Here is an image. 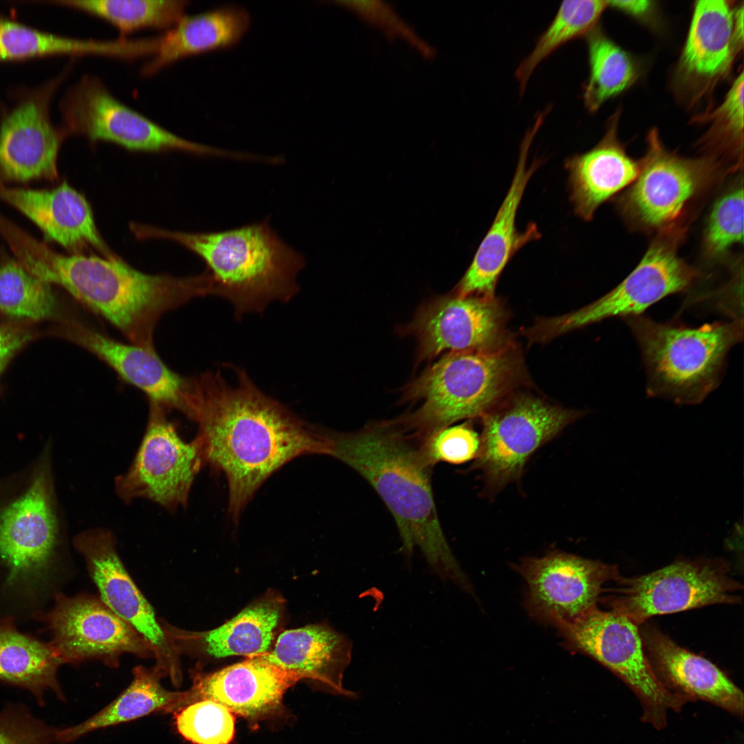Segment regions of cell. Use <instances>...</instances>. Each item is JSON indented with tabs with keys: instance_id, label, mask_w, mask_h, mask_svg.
Returning a JSON list of instances; mask_svg holds the SVG:
<instances>
[{
	"instance_id": "obj_1",
	"label": "cell",
	"mask_w": 744,
	"mask_h": 744,
	"mask_svg": "<svg viewBox=\"0 0 744 744\" xmlns=\"http://www.w3.org/2000/svg\"><path fill=\"white\" fill-rule=\"evenodd\" d=\"M230 382L220 371L186 380L183 410L196 422L204 463L222 471L229 512L237 519L260 485L302 455H329L331 432L299 418L262 392L242 369Z\"/></svg>"
},
{
	"instance_id": "obj_2",
	"label": "cell",
	"mask_w": 744,
	"mask_h": 744,
	"mask_svg": "<svg viewBox=\"0 0 744 744\" xmlns=\"http://www.w3.org/2000/svg\"><path fill=\"white\" fill-rule=\"evenodd\" d=\"M6 243L28 272L65 289L114 325L131 344L147 349L154 350V329L163 314L207 295L202 274L150 275L113 256L61 254L21 227L9 232Z\"/></svg>"
},
{
	"instance_id": "obj_3",
	"label": "cell",
	"mask_w": 744,
	"mask_h": 744,
	"mask_svg": "<svg viewBox=\"0 0 744 744\" xmlns=\"http://www.w3.org/2000/svg\"><path fill=\"white\" fill-rule=\"evenodd\" d=\"M330 455L345 463L373 487L395 519L402 550L422 552L433 571L464 591L469 579L443 533L434 502L432 465L421 442L397 420L375 422L350 433L331 432Z\"/></svg>"
},
{
	"instance_id": "obj_4",
	"label": "cell",
	"mask_w": 744,
	"mask_h": 744,
	"mask_svg": "<svg viewBox=\"0 0 744 744\" xmlns=\"http://www.w3.org/2000/svg\"><path fill=\"white\" fill-rule=\"evenodd\" d=\"M62 543L52 442L19 471L0 478V590L37 603L50 588Z\"/></svg>"
},
{
	"instance_id": "obj_5",
	"label": "cell",
	"mask_w": 744,
	"mask_h": 744,
	"mask_svg": "<svg viewBox=\"0 0 744 744\" xmlns=\"http://www.w3.org/2000/svg\"><path fill=\"white\" fill-rule=\"evenodd\" d=\"M180 242L207 265L209 295L224 298L236 315L260 312L298 291L305 260L282 240L267 220L214 232L158 231Z\"/></svg>"
},
{
	"instance_id": "obj_6",
	"label": "cell",
	"mask_w": 744,
	"mask_h": 744,
	"mask_svg": "<svg viewBox=\"0 0 744 744\" xmlns=\"http://www.w3.org/2000/svg\"><path fill=\"white\" fill-rule=\"evenodd\" d=\"M524 375L523 360L512 342L491 350L450 352L406 386L404 397L422 403L397 420L424 440L458 420L482 417L512 394Z\"/></svg>"
},
{
	"instance_id": "obj_7",
	"label": "cell",
	"mask_w": 744,
	"mask_h": 744,
	"mask_svg": "<svg viewBox=\"0 0 744 744\" xmlns=\"http://www.w3.org/2000/svg\"><path fill=\"white\" fill-rule=\"evenodd\" d=\"M641 350L647 393L680 404L701 403L718 386L730 349L743 340V320L699 327L626 318Z\"/></svg>"
},
{
	"instance_id": "obj_8",
	"label": "cell",
	"mask_w": 744,
	"mask_h": 744,
	"mask_svg": "<svg viewBox=\"0 0 744 744\" xmlns=\"http://www.w3.org/2000/svg\"><path fill=\"white\" fill-rule=\"evenodd\" d=\"M683 225L658 233L636 267L617 287L571 313L541 319L528 329L533 342H543L603 320L642 315L650 306L693 287L701 274L678 253Z\"/></svg>"
},
{
	"instance_id": "obj_9",
	"label": "cell",
	"mask_w": 744,
	"mask_h": 744,
	"mask_svg": "<svg viewBox=\"0 0 744 744\" xmlns=\"http://www.w3.org/2000/svg\"><path fill=\"white\" fill-rule=\"evenodd\" d=\"M555 628L566 649L595 659L633 691L642 706L643 722L661 730L668 712H679L688 702L659 680L645 654L639 626L626 617L595 606Z\"/></svg>"
},
{
	"instance_id": "obj_10",
	"label": "cell",
	"mask_w": 744,
	"mask_h": 744,
	"mask_svg": "<svg viewBox=\"0 0 744 744\" xmlns=\"http://www.w3.org/2000/svg\"><path fill=\"white\" fill-rule=\"evenodd\" d=\"M723 559H682L648 574L619 577L605 589L610 610L640 626L649 618L718 603L741 601V583Z\"/></svg>"
},
{
	"instance_id": "obj_11",
	"label": "cell",
	"mask_w": 744,
	"mask_h": 744,
	"mask_svg": "<svg viewBox=\"0 0 744 744\" xmlns=\"http://www.w3.org/2000/svg\"><path fill=\"white\" fill-rule=\"evenodd\" d=\"M582 413L528 393H513L484 414L476 467L497 490L519 478L529 457Z\"/></svg>"
},
{
	"instance_id": "obj_12",
	"label": "cell",
	"mask_w": 744,
	"mask_h": 744,
	"mask_svg": "<svg viewBox=\"0 0 744 744\" xmlns=\"http://www.w3.org/2000/svg\"><path fill=\"white\" fill-rule=\"evenodd\" d=\"M634 182L619 199V209L633 228L660 233L681 225L688 207L716 182L715 158H685L667 150L654 132Z\"/></svg>"
},
{
	"instance_id": "obj_13",
	"label": "cell",
	"mask_w": 744,
	"mask_h": 744,
	"mask_svg": "<svg viewBox=\"0 0 744 744\" xmlns=\"http://www.w3.org/2000/svg\"><path fill=\"white\" fill-rule=\"evenodd\" d=\"M145 433L131 466L115 480L117 495L126 504L153 502L171 513L187 506L194 480L204 464L196 437L183 440L162 406L149 404Z\"/></svg>"
},
{
	"instance_id": "obj_14",
	"label": "cell",
	"mask_w": 744,
	"mask_h": 744,
	"mask_svg": "<svg viewBox=\"0 0 744 744\" xmlns=\"http://www.w3.org/2000/svg\"><path fill=\"white\" fill-rule=\"evenodd\" d=\"M63 127L92 141H105L127 149L158 152L180 149L229 157L230 152L185 140L115 98L96 77L83 76L68 90L60 103Z\"/></svg>"
},
{
	"instance_id": "obj_15",
	"label": "cell",
	"mask_w": 744,
	"mask_h": 744,
	"mask_svg": "<svg viewBox=\"0 0 744 744\" xmlns=\"http://www.w3.org/2000/svg\"><path fill=\"white\" fill-rule=\"evenodd\" d=\"M73 543L85 561L100 599L143 639L156 660L154 666L179 687L183 680L180 654L126 570L114 535L106 529H88L77 535Z\"/></svg>"
},
{
	"instance_id": "obj_16",
	"label": "cell",
	"mask_w": 744,
	"mask_h": 744,
	"mask_svg": "<svg viewBox=\"0 0 744 744\" xmlns=\"http://www.w3.org/2000/svg\"><path fill=\"white\" fill-rule=\"evenodd\" d=\"M54 599L52 609L39 611L34 617L50 630V643L63 663L77 664L94 659L116 668L123 654L153 657L143 639L101 599L58 592Z\"/></svg>"
},
{
	"instance_id": "obj_17",
	"label": "cell",
	"mask_w": 744,
	"mask_h": 744,
	"mask_svg": "<svg viewBox=\"0 0 744 744\" xmlns=\"http://www.w3.org/2000/svg\"><path fill=\"white\" fill-rule=\"evenodd\" d=\"M512 567L526 583L528 614L555 627L597 606L603 585L620 577L615 565L557 550L539 558L522 559Z\"/></svg>"
},
{
	"instance_id": "obj_18",
	"label": "cell",
	"mask_w": 744,
	"mask_h": 744,
	"mask_svg": "<svg viewBox=\"0 0 744 744\" xmlns=\"http://www.w3.org/2000/svg\"><path fill=\"white\" fill-rule=\"evenodd\" d=\"M62 77L21 90L1 115V183L57 179V156L68 133L53 124L50 107Z\"/></svg>"
},
{
	"instance_id": "obj_19",
	"label": "cell",
	"mask_w": 744,
	"mask_h": 744,
	"mask_svg": "<svg viewBox=\"0 0 744 744\" xmlns=\"http://www.w3.org/2000/svg\"><path fill=\"white\" fill-rule=\"evenodd\" d=\"M507 311L495 296L442 297L424 305L406 331L419 343V359H431L440 353L491 350L511 343L506 324Z\"/></svg>"
},
{
	"instance_id": "obj_20",
	"label": "cell",
	"mask_w": 744,
	"mask_h": 744,
	"mask_svg": "<svg viewBox=\"0 0 744 744\" xmlns=\"http://www.w3.org/2000/svg\"><path fill=\"white\" fill-rule=\"evenodd\" d=\"M299 681L259 657H248L216 672H194L192 685L186 690L187 705L211 700L234 715L257 721L279 711L285 694Z\"/></svg>"
},
{
	"instance_id": "obj_21",
	"label": "cell",
	"mask_w": 744,
	"mask_h": 744,
	"mask_svg": "<svg viewBox=\"0 0 744 744\" xmlns=\"http://www.w3.org/2000/svg\"><path fill=\"white\" fill-rule=\"evenodd\" d=\"M639 627L645 654L659 680L670 692L704 701L742 718L743 693L716 665L679 646L654 625Z\"/></svg>"
},
{
	"instance_id": "obj_22",
	"label": "cell",
	"mask_w": 744,
	"mask_h": 744,
	"mask_svg": "<svg viewBox=\"0 0 744 744\" xmlns=\"http://www.w3.org/2000/svg\"><path fill=\"white\" fill-rule=\"evenodd\" d=\"M539 128L537 124H534L525 136L511 185L458 285L457 293L459 295L495 296L498 278L509 260L526 243L540 237L535 223L529 224L524 231H519L516 225L518 208L526 185L540 164L538 160L527 165L530 146Z\"/></svg>"
},
{
	"instance_id": "obj_23",
	"label": "cell",
	"mask_w": 744,
	"mask_h": 744,
	"mask_svg": "<svg viewBox=\"0 0 744 744\" xmlns=\"http://www.w3.org/2000/svg\"><path fill=\"white\" fill-rule=\"evenodd\" d=\"M50 334L83 347L141 389L150 403L182 411L186 379L169 369L155 350L115 340L83 322L62 315Z\"/></svg>"
},
{
	"instance_id": "obj_24",
	"label": "cell",
	"mask_w": 744,
	"mask_h": 744,
	"mask_svg": "<svg viewBox=\"0 0 744 744\" xmlns=\"http://www.w3.org/2000/svg\"><path fill=\"white\" fill-rule=\"evenodd\" d=\"M285 614V599L276 592L269 591L213 630L191 632L165 622L162 625L180 655L248 658L264 654L272 648L280 633Z\"/></svg>"
},
{
	"instance_id": "obj_25",
	"label": "cell",
	"mask_w": 744,
	"mask_h": 744,
	"mask_svg": "<svg viewBox=\"0 0 744 744\" xmlns=\"http://www.w3.org/2000/svg\"><path fill=\"white\" fill-rule=\"evenodd\" d=\"M352 648L344 634L321 623L281 632L272 648L257 657L299 680H309L326 692L353 699L358 693L343 685Z\"/></svg>"
},
{
	"instance_id": "obj_26",
	"label": "cell",
	"mask_w": 744,
	"mask_h": 744,
	"mask_svg": "<svg viewBox=\"0 0 744 744\" xmlns=\"http://www.w3.org/2000/svg\"><path fill=\"white\" fill-rule=\"evenodd\" d=\"M0 200L28 218L47 239L68 249L92 246L107 251L89 203L66 182L50 189L10 187L0 182Z\"/></svg>"
},
{
	"instance_id": "obj_27",
	"label": "cell",
	"mask_w": 744,
	"mask_h": 744,
	"mask_svg": "<svg viewBox=\"0 0 744 744\" xmlns=\"http://www.w3.org/2000/svg\"><path fill=\"white\" fill-rule=\"evenodd\" d=\"M611 125L601 141L589 151L572 156L565 163L570 199L574 211L590 220L597 209L636 179L639 163L631 158Z\"/></svg>"
},
{
	"instance_id": "obj_28",
	"label": "cell",
	"mask_w": 744,
	"mask_h": 744,
	"mask_svg": "<svg viewBox=\"0 0 744 744\" xmlns=\"http://www.w3.org/2000/svg\"><path fill=\"white\" fill-rule=\"evenodd\" d=\"M743 44L734 30V9L724 0L698 1L694 6L680 69L703 86L727 74Z\"/></svg>"
},
{
	"instance_id": "obj_29",
	"label": "cell",
	"mask_w": 744,
	"mask_h": 744,
	"mask_svg": "<svg viewBox=\"0 0 744 744\" xmlns=\"http://www.w3.org/2000/svg\"><path fill=\"white\" fill-rule=\"evenodd\" d=\"M249 25V12L233 5L184 16L158 36L156 52L144 64L141 73L151 75L182 58L230 48L241 40Z\"/></svg>"
},
{
	"instance_id": "obj_30",
	"label": "cell",
	"mask_w": 744,
	"mask_h": 744,
	"mask_svg": "<svg viewBox=\"0 0 744 744\" xmlns=\"http://www.w3.org/2000/svg\"><path fill=\"white\" fill-rule=\"evenodd\" d=\"M63 661L50 643L19 632L12 616L0 618V681L30 691L44 705V694L64 695L57 680Z\"/></svg>"
},
{
	"instance_id": "obj_31",
	"label": "cell",
	"mask_w": 744,
	"mask_h": 744,
	"mask_svg": "<svg viewBox=\"0 0 744 744\" xmlns=\"http://www.w3.org/2000/svg\"><path fill=\"white\" fill-rule=\"evenodd\" d=\"M154 666H136L129 686L103 710L72 727L59 730L57 742L68 743L96 730L129 722L155 712L178 711L187 705V691H170Z\"/></svg>"
},
{
	"instance_id": "obj_32",
	"label": "cell",
	"mask_w": 744,
	"mask_h": 744,
	"mask_svg": "<svg viewBox=\"0 0 744 744\" xmlns=\"http://www.w3.org/2000/svg\"><path fill=\"white\" fill-rule=\"evenodd\" d=\"M126 40L69 38L39 30L0 14V61L51 55L101 54L125 59Z\"/></svg>"
},
{
	"instance_id": "obj_33",
	"label": "cell",
	"mask_w": 744,
	"mask_h": 744,
	"mask_svg": "<svg viewBox=\"0 0 744 744\" xmlns=\"http://www.w3.org/2000/svg\"><path fill=\"white\" fill-rule=\"evenodd\" d=\"M0 314L30 324L61 316L51 285L7 256L0 262Z\"/></svg>"
},
{
	"instance_id": "obj_34",
	"label": "cell",
	"mask_w": 744,
	"mask_h": 744,
	"mask_svg": "<svg viewBox=\"0 0 744 744\" xmlns=\"http://www.w3.org/2000/svg\"><path fill=\"white\" fill-rule=\"evenodd\" d=\"M61 4L99 17L122 34L144 28L170 29L184 16L185 0H64Z\"/></svg>"
},
{
	"instance_id": "obj_35",
	"label": "cell",
	"mask_w": 744,
	"mask_h": 744,
	"mask_svg": "<svg viewBox=\"0 0 744 744\" xmlns=\"http://www.w3.org/2000/svg\"><path fill=\"white\" fill-rule=\"evenodd\" d=\"M587 45L590 70L583 98L585 107L593 112L628 87L635 80L637 72L628 54L599 28L588 32Z\"/></svg>"
},
{
	"instance_id": "obj_36",
	"label": "cell",
	"mask_w": 744,
	"mask_h": 744,
	"mask_svg": "<svg viewBox=\"0 0 744 744\" xmlns=\"http://www.w3.org/2000/svg\"><path fill=\"white\" fill-rule=\"evenodd\" d=\"M607 6V1L600 0L561 3L552 21L515 72L521 93L539 64L562 45L588 33Z\"/></svg>"
},
{
	"instance_id": "obj_37",
	"label": "cell",
	"mask_w": 744,
	"mask_h": 744,
	"mask_svg": "<svg viewBox=\"0 0 744 744\" xmlns=\"http://www.w3.org/2000/svg\"><path fill=\"white\" fill-rule=\"evenodd\" d=\"M743 183L735 182L714 202L703 236L707 256L717 258L743 241Z\"/></svg>"
},
{
	"instance_id": "obj_38",
	"label": "cell",
	"mask_w": 744,
	"mask_h": 744,
	"mask_svg": "<svg viewBox=\"0 0 744 744\" xmlns=\"http://www.w3.org/2000/svg\"><path fill=\"white\" fill-rule=\"evenodd\" d=\"M176 712L178 732L194 744H229L234 738V714L218 702L200 700Z\"/></svg>"
},
{
	"instance_id": "obj_39",
	"label": "cell",
	"mask_w": 744,
	"mask_h": 744,
	"mask_svg": "<svg viewBox=\"0 0 744 744\" xmlns=\"http://www.w3.org/2000/svg\"><path fill=\"white\" fill-rule=\"evenodd\" d=\"M743 72L736 78L722 104L709 116L712 122L705 141L739 162L743 147Z\"/></svg>"
},
{
	"instance_id": "obj_40",
	"label": "cell",
	"mask_w": 744,
	"mask_h": 744,
	"mask_svg": "<svg viewBox=\"0 0 744 744\" xmlns=\"http://www.w3.org/2000/svg\"><path fill=\"white\" fill-rule=\"evenodd\" d=\"M335 3L353 12L369 23L379 28L387 37L401 38L426 58L435 50L398 14L389 3L381 0L337 1Z\"/></svg>"
},
{
	"instance_id": "obj_41",
	"label": "cell",
	"mask_w": 744,
	"mask_h": 744,
	"mask_svg": "<svg viewBox=\"0 0 744 744\" xmlns=\"http://www.w3.org/2000/svg\"><path fill=\"white\" fill-rule=\"evenodd\" d=\"M420 442L432 466L438 462L459 464L477 457L480 436L468 423H464L440 428Z\"/></svg>"
},
{
	"instance_id": "obj_42",
	"label": "cell",
	"mask_w": 744,
	"mask_h": 744,
	"mask_svg": "<svg viewBox=\"0 0 744 744\" xmlns=\"http://www.w3.org/2000/svg\"><path fill=\"white\" fill-rule=\"evenodd\" d=\"M59 731L22 704L10 703L0 710V744H52Z\"/></svg>"
},
{
	"instance_id": "obj_43",
	"label": "cell",
	"mask_w": 744,
	"mask_h": 744,
	"mask_svg": "<svg viewBox=\"0 0 744 744\" xmlns=\"http://www.w3.org/2000/svg\"><path fill=\"white\" fill-rule=\"evenodd\" d=\"M41 333L26 323L0 322V378L14 356Z\"/></svg>"
},
{
	"instance_id": "obj_44",
	"label": "cell",
	"mask_w": 744,
	"mask_h": 744,
	"mask_svg": "<svg viewBox=\"0 0 744 744\" xmlns=\"http://www.w3.org/2000/svg\"><path fill=\"white\" fill-rule=\"evenodd\" d=\"M607 3L608 6L636 17L645 15L652 7V1L647 0L607 1Z\"/></svg>"
}]
</instances>
